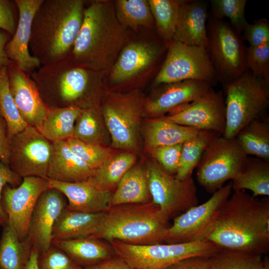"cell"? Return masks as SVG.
Segmentation results:
<instances>
[{"mask_svg":"<svg viewBox=\"0 0 269 269\" xmlns=\"http://www.w3.org/2000/svg\"><path fill=\"white\" fill-rule=\"evenodd\" d=\"M32 249L28 238L19 240L7 224L3 227L0 239V269H25Z\"/></svg>","mask_w":269,"mask_h":269,"instance_id":"obj_31","label":"cell"},{"mask_svg":"<svg viewBox=\"0 0 269 269\" xmlns=\"http://www.w3.org/2000/svg\"><path fill=\"white\" fill-rule=\"evenodd\" d=\"M148 2L159 36L167 46L173 41L182 0H148Z\"/></svg>","mask_w":269,"mask_h":269,"instance_id":"obj_35","label":"cell"},{"mask_svg":"<svg viewBox=\"0 0 269 269\" xmlns=\"http://www.w3.org/2000/svg\"><path fill=\"white\" fill-rule=\"evenodd\" d=\"M166 58L154 80L155 86L196 80L211 84L216 77L208 50L173 41L168 45Z\"/></svg>","mask_w":269,"mask_h":269,"instance_id":"obj_10","label":"cell"},{"mask_svg":"<svg viewBox=\"0 0 269 269\" xmlns=\"http://www.w3.org/2000/svg\"><path fill=\"white\" fill-rule=\"evenodd\" d=\"M208 36L207 49L216 76L226 86L247 70L246 48L240 33L222 20H210Z\"/></svg>","mask_w":269,"mask_h":269,"instance_id":"obj_9","label":"cell"},{"mask_svg":"<svg viewBox=\"0 0 269 269\" xmlns=\"http://www.w3.org/2000/svg\"><path fill=\"white\" fill-rule=\"evenodd\" d=\"M85 7L82 0H43L32 22L29 46L41 66L69 56L82 26Z\"/></svg>","mask_w":269,"mask_h":269,"instance_id":"obj_3","label":"cell"},{"mask_svg":"<svg viewBox=\"0 0 269 269\" xmlns=\"http://www.w3.org/2000/svg\"><path fill=\"white\" fill-rule=\"evenodd\" d=\"M210 83L185 80L162 84L144 106L150 116H158L186 105L198 98L210 88Z\"/></svg>","mask_w":269,"mask_h":269,"instance_id":"obj_20","label":"cell"},{"mask_svg":"<svg viewBox=\"0 0 269 269\" xmlns=\"http://www.w3.org/2000/svg\"><path fill=\"white\" fill-rule=\"evenodd\" d=\"M66 140L71 150L95 170L111 156V150L99 144L87 143L74 137Z\"/></svg>","mask_w":269,"mask_h":269,"instance_id":"obj_40","label":"cell"},{"mask_svg":"<svg viewBox=\"0 0 269 269\" xmlns=\"http://www.w3.org/2000/svg\"><path fill=\"white\" fill-rule=\"evenodd\" d=\"M248 156L236 138L218 135L210 142L196 168L197 180L210 193L236 176Z\"/></svg>","mask_w":269,"mask_h":269,"instance_id":"obj_8","label":"cell"},{"mask_svg":"<svg viewBox=\"0 0 269 269\" xmlns=\"http://www.w3.org/2000/svg\"><path fill=\"white\" fill-rule=\"evenodd\" d=\"M216 133L199 131L194 136L182 143L179 167L175 176L179 180L191 177L204 152L217 135Z\"/></svg>","mask_w":269,"mask_h":269,"instance_id":"obj_34","label":"cell"},{"mask_svg":"<svg viewBox=\"0 0 269 269\" xmlns=\"http://www.w3.org/2000/svg\"><path fill=\"white\" fill-rule=\"evenodd\" d=\"M126 28L110 1L94 0L85 7L83 22L69 57L77 64L102 75L111 70L127 44Z\"/></svg>","mask_w":269,"mask_h":269,"instance_id":"obj_2","label":"cell"},{"mask_svg":"<svg viewBox=\"0 0 269 269\" xmlns=\"http://www.w3.org/2000/svg\"><path fill=\"white\" fill-rule=\"evenodd\" d=\"M52 244L62 250L82 268L99 264L116 256L111 245L90 237L54 240Z\"/></svg>","mask_w":269,"mask_h":269,"instance_id":"obj_26","label":"cell"},{"mask_svg":"<svg viewBox=\"0 0 269 269\" xmlns=\"http://www.w3.org/2000/svg\"><path fill=\"white\" fill-rule=\"evenodd\" d=\"M232 190L251 191L253 196L269 195V161L248 156L232 180Z\"/></svg>","mask_w":269,"mask_h":269,"instance_id":"obj_28","label":"cell"},{"mask_svg":"<svg viewBox=\"0 0 269 269\" xmlns=\"http://www.w3.org/2000/svg\"><path fill=\"white\" fill-rule=\"evenodd\" d=\"M226 127L223 134L235 138L253 121L263 117L269 104V83L244 72L225 86Z\"/></svg>","mask_w":269,"mask_h":269,"instance_id":"obj_6","label":"cell"},{"mask_svg":"<svg viewBox=\"0 0 269 269\" xmlns=\"http://www.w3.org/2000/svg\"><path fill=\"white\" fill-rule=\"evenodd\" d=\"M221 249L263 255L269 249V199L234 191L205 238Z\"/></svg>","mask_w":269,"mask_h":269,"instance_id":"obj_1","label":"cell"},{"mask_svg":"<svg viewBox=\"0 0 269 269\" xmlns=\"http://www.w3.org/2000/svg\"><path fill=\"white\" fill-rule=\"evenodd\" d=\"M232 190V182H230L214 192L205 202L176 216L166 231L164 243H186L204 240Z\"/></svg>","mask_w":269,"mask_h":269,"instance_id":"obj_11","label":"cell"},{"mask_svg":"<svg viewBox=\"0 0 269 269\" xmlns=\"http://www.w3.org/2000/svg\"><path fill=\"white\" fill-rule=\"evenodd\" d=\"M210 2L213 18L227 17L238 32L243 31L248 23L245 16L247 0H212Z\"/></svg>","mask_w":269,"mask_h":269,"instance_id":"obj_39","label":"cell"},{"mask_svg":"<svg viewBox=\"0 0 269 269\" xmlns=\"http://www.w3.org/2000/svg\"><path fill=\"white\" fill-rule=\"evenodd\" d=\"M207 6L199 0H182L173 41L207 48Z\"/></svg>","mask_w":269,"mask_h":269,"instance_id":"obj_24","label":"cell"},{"mask_svg":"<svg viewBox=\"0 0 269 269\" xmlns=\"http://www.w3.org/2000/svg\"><path fill=\"white\" fill-rule=\"evenodd\" d=\"M182 143L158 146L151 150L158 165L166 173L175 176L180 164Z\"/></svg>","mask_w":269,"mask_h":269,"instance_id":"obj_44","label":"cell"},{"mask_svg":"<svg viewBox=\"0 0 269 269\" xmlns=\"http://www.w3.org/2000/svg\"><path fill=\"white\" fill-rule=\"evenodd\" d=\"M199 130L172 122L164 117L149 120L145 130L147 147L154 148L183 143Z\"/></svg>","mask_w":269,"mask_h":269,"instance_id":"obj_29","label":"cell"},{"mask_svg":"<svg viewBox=\"0 0 269 269\" xmlns=\"http://www.w3.org/2000/svg\"><path fill=\"white\" fill-rule=\"evenodd\" d=\"M9 139L6 123L0 114V161L8 166Z\"/></svg>","mask_w":269,"mask_h":269,"instance_id":"obj_49","label":"cell"},{"mask_svg":"<svg viewBox=\"0 0 269 269\" xmlns=\"http://www.w3.org/2000/svg\"><path fill=\"white\" fill-rule=\"evenodd\" d=\"M83 269H134L124 259L117 255L99 264Z\"/></svg>","mask_w":269,"mask_h":269,"instance_id":"obj_50","label":"cell"},{"mask_svg":"<svg viewBox=\"0 0 269 269\" xmlns=\"http://www.w3.org/2000/svg\"><path fill=\"white\" fill-rule=\"evenodd\" d=\"M38 255L36 251L32 249L30 259L25 269H38L37 263Z\"/></svg>","mask_w":269,"mask_h":269,"instance_id":"obj_52","label":"cell"},{"mask_svg":"<svg viewBox=\"0 0 269 269\" xmlns=\"http://www.w3.org/2000/svg\"><path fill=\"white\" fill-rule=\"evenodd\" d=\"M22 178L13 172L8 166L0 161V226L3 227L7 224V216L3 211L1 203L2 191L6 184L11 186H18Z\"/></svg>","mask_w":269,"mask_h":269,"instance_id":"obj_47","label":"cell"},{"mask_svg":"<svg viewBox=\"0 0 269 269\" xmlns=\"http://www.w3.org/2000/svg\"><path fill=\"white\" fill-rule=\"evenodd\" d=\"M164 117L181 126L222 135L226 127L225 105L222 92L210 88L198 98Z\"/></svg>","mask_w":269,"mask_h":269,"instance_id":"obj_16","label":"cell"},{"mask_svg":"<svg viewBox=\"0 0 269 269\" xmlns=\"http://www.w3.org/2000/svg\"><path fill=\"white\" fill-rule=\"evenodd\" d=\"M65 198L59 190L49 188L41 194L36 202L27 237L38 254L52 245L54 225L67 205Z\"/></svg>","mask_w":269,"mask_h":269,"instance_id":"obj_17","label":"cell"},{"mask_svg":"<svg viewBox=\"0 0 269 269\" xmlns=\"http://www.w3.org/2000/svg\"><path fill=\"white\" fill-rule=\"evenodd\" d=\"M37 263L38 269H83L53 244L38 255Z\"/></svg>","mask_w":269,"mask_h":269,"instance_id":"obj_43","label":"cell"},{"mask_svg":"<svg viewBox=\"0 0 269 269\" xmlns=\"http://www.w3.org/2000/svg\"><path fill=\"white\" fill-rule=\"evenodd\" d=\"M150 202L146 171L139 166H135L132 167L119 182L109 207Z\"/></svg>","mask_w":269,"mask_h":269,"instance_id":"obj_27","label":"cell"},{"mask_svg":"<svg viewBox=\"0 0 269 269\" xmlns=\"http://www.w3.org/2000/svg\"><path fill=\"white\" fill-rule=\"evenodd\" d=\"M30 75L42 98L50 95L57 100L56 108H82L81 101L99 85L103 75L77 64L68 57L41 66Z\"/></svg>","mask_w":269,"mask_h":269,"instance_id":"obj_5","label":"cell"},{"mask_svg":"<svg viewBox=\"0 0 269 269\" xmlns=\"http://www.w3.org/2000/svg\"><path fill=\"white\" fill-rule=\"evenodd\" d=\"M260 269H269V263L268 257L265 258Z\"/></svg>","mask_w":269,"mask_h":269,"instance_id":"obj_53","label":"cell"},{"mask_svg":"<svg viewBox=\"0 0 269 269\" xmlns=\"http://www.w3.org/2000/svg\"><path fill=\"white\" fill-rule=\"evenodd\" d=\"M74 137L87 143L99 144L101 130L95 108L83 109L75 123Z\"/></svg>","mask_w":269,"mask_h":269,"instance_id":"obj_41","label":"cell"},{"mask_svg":"<svg viewBox=\"0 0 269 269\" xmlns=\"http://www.w3.org/2000/svg\"><path fill=\"white\" fill-rule=\"evenodd\" d=\"M8 85L14 102L28 126L39 130L49 108L30 75L13 63L7 66Z\"/></svg>","mask_w":269,"mask_h":269,"instance_id":"obj_18","label":"cell"},{"mask_svg":"<svg viewBox=\"0 0 269 269\" xmlns=\"http://www.w3.org/2000/svg\"><path fill=\"white\" fill-rule=\"evenodd\" d=\"M248 155L269 161V123L268 119L255 120L243 128L235 137Z\"/></svg>","mask_w":269,"mask_h":269,"instance_id":"obj_32","label":"cell"},{"mask_svg":"<svg viewBox=\"0 0 269 269\" xmlns=\"http://www.w3.org/2000/svg\"><path fill=\"white\" fill-rule=\"evenodd\" d=\"M154 42L137 41L127 44L121 50L110 71L114 83H121L138 75L153 65L162 52Z\"/></svg>","mask_w":269,"mask_h":269,"instance_id":"obj_21","label":"cell"},{"mask_svg":"<svg viewBox=\"0 0 269 269\" xmlns=\"http://www.w3.org/2000/svg\"><path fill=\"white\" fill-rule=\"evenodd\" d=\"M43 0H14L18 10L16 30L5 46L9 59L19 69L30 75L41 64L29 50L32 22Z\"/></svg>","mask_w":269,"mask_h":269,"instance_id":"obj_19","label":"cell"},{"mask_svg":"<svg viewBox=\"0 0 269 269\" xmlns=\"http://www.w3.org/2000/svg\"><path fill=\"white\" fill-rule=\"evenodd\" d=\"M18 20V10L14 0H0V29L12 36Z\"/></svg>","mask_w":269,"mask_h":269,"instance_id":"obj_46","label":"cell"},{"mask_svg":"<svg viewBox=\"0 0 269 269\" xmlns=\"http://www.w3.org/2000/svg\"><path fill=\"white\" fill-rule=\"evenodd\" d=\"M47 180L49 188L59 190L67 199L66 208L69 210L97 213L106 212L110 209L109 203L113 194L110 190L89 181L65 183L49 179Z\"/></svg>","mask_w":269,"mask_h":269,"instance_id":"obj_22","label":"cell"},{"mask_svg":"<svg viewBox=\"0 0 269 269\" xmlns=\"http://www.w3.org/2000/svg\"><path fill=\"white\" fill-rule=\"evenodd\" d=\"M105 212L84 213L71 210L66 207L54 225L52 241L68 240L93 236L99 229Z\"/></svg>","mask_w":269,"mask_h":269,"instance_id":"obj_25","label":"cell"},{"mask_svg":"<svg viewBox=\"0 0 269 269\" xmlns=\"http://www.w3.org/2000/svg\"><path fill=\"white\" fill-rule=\"evenodd\" d=\"M116 255L134 269H165L191 257L209 258L221 250L207 240L186 243L135 245L118 240L109 242Z\"/></svg>","mask_w":269,"mask_h":269,"instance_id":"obj_7","label":"cell"},{"mask_svg":"<svg viewBox=\"0 0 269 269\" xmlns=\"http://www.w3.org/2000/svg\"><path fill=\"white\" fill-rule=\"evenodd\" d=\"M0 114L6 123L8 139L28 126L21 117L10 92L6 66L0 67Z\"/></svg>","mask_w":269,"mask_h":269,"instance_id":"obj_37","label":"cell"},{"mask_svg":"<svg viewBox=\"0 0 269 269\" xmlns=\"http://www.w3.org/2000/svg\"><path fill=\"white\" fill-rule=\"evenodd\" d=\"M143 102L139 94H111L105 101L102 112L112 138L113 146L134 149L137 146Z\"/></svg>","mask_w":269,"mask_h":269,"instance_id":"obj_12","label":"cell"},{"mask_svg":"<svg viewBox=\"0 0 269 269\" xmlns=\"http://www.w3.org/2000/svg\"><path fill=\"white\" fill-rule=\"evenodd\" d=\"M210 269H260L262 255L221 249L209 258Z\"/></svg>","mask_w":269,"mask_h":269,"instance_id":"obj_38","label":"cell"},{"mask_svg":"<svg viewBox=\"0 0 269 269\" xmlns=\"http://www.w3.org/2000/svg\"><path fill=\"white\" fill-rule=\"evenodd\" d=\"M209 258H189L182 260L165 269H210Z\"/></svg>","mask_w":269,"mask_h":269,"instance_id":"obj_48","label":"cell"},{"mask_svg":"<svg viewBox=\"0 0 269 269\" xmlns=\"http://www.w3.org/2000/svg\"><path fill=\"white\" fill-rule=\"evenodd\" d=\"M243 32L250 46L258 47L269 44V23L264 18L247 23Z\"/></svg>","mask_w":269,"mask_h":269,"instance_id":"obj_45","label":"cell"},{"mask_svg":"<svg viewBox=\"0 0 269 269\" xmlns=\"http://www.w3.org/2000/svg\"><path fill=\"white\" fill-rule=\"evenodd\" d=\"M146 173L151 202L169 220L198 205L197 188L192 176L179 180L155 162L149 164Z\"/></svg>","mask_w":269,"mask_h":269,"instance_id":"obj_13","label":"cell"},{"mask_svg":"<svg viewBox=\"0 0 269 269\" xmlns=\"http://www.w3.org/2000/svg\"><path fill=\"white\" fill-rule=\"evenodd\" d=\"M95 170L71 150L66 140L51 142L47 179L65 183L87 181Z\"/></svg>","mask_w":269,"mask_h":269,"instance_id":"obj_23","label":"cell"},{"mask_svg":"<svg viewBox=\"0 0 269 269\" xmlns=\"http://www.w3.org/2000/svg\"><path fill=\"white\" fill-rule=\"evenodd\" d=\"M48 188L47 179L36 176L22 178L21 183L16 187L9 184L3 187L1 206L7 216V224L19 240L27 238L36 202L41 194Z\"/></svg>","mask_w":269,"mask_h":269,"instance_id":"obj_15","label":"cell"},{"mask_svg":"<svg viewBox=\"0 0 269 269\" xmlns=\"http://www.w3.org/2000/svg\"><path fill=\"white\" fill-rule=\"evenodd\" d=\"M114 5L119 21L126 28L136 30L141 26L150 27L154 23L148 0H118Z\"/></svg>","mask_w":269,"mask_h":269,"instance_id":"obj_36","label":"cell"},{"mask_svg":"<svg viewBox=\"0 0 269 269\" xmlns=\"http://www.w3.org/2000/svg\"><path fill=\"white\" fill-rule=\"evenodd\" d=\"M169 219L152 202L114 206L105 212L96 233L90 237L135 245L164 243Z\"/></svg>","mask_w":269,"mask_h":269,"instance_id":"obj_4","label":"cell"},{"mask_svg":"<svg viewBox=\"0 0 269 269\" xmlns=\"http://www.w3.org/2000/svg\"><path fill=\"white\" fill-rule=\"evenodd\" d=\"M135 160V154L131 152L111 156L96 169L94 175L87 181L112 191L133 167Z\"/></svg>","mask_w":269,"mask_h":269,"instance_id":"obj_33","label":"cell"},{"mask_svg":"<svg viewBox=\"0 0 269 269\" xmlns=\"http://www.w3.org/2000/svg\"><path fill=\"white\" fill-rule=\"evenodd\" d=\"M11 36L8 32L0 29V67H7L12 63L5 52V46Z\"/></svg>","mask_w":269,"mask_h":269,"instance_id":"obj_51","label":"cell"},{"mask_svg":"<svg viewBox=\"0 0 269 269\" xmlns=\"http://www.w3.org/2000/svg\"><path fill=\"white\" fill-rule=\"evenodd\" d=\"M8 167L21 178H47L51 142L35 128L27 126L9 139Z\"/></svg>","mask_w":269,"mask_h":269,"instance_id":"obj_14","label":"cell"},{"mask_svg":"<svg viewBox=\"0 0 269 269\" xmlns=\"http://www.w3.org/2000/svg\"><path fill=\"white\" fill-rule=\"evenodd\" d=\"M82 110L77 106L49 108L38 131L50 142L74 137L75 123Z\"/></svg>","mask_w":269,"mask_h":269,"instance_id":"obj_30","label":"cell"},{"mask_svg":"<svg viewBox=\"0 0 269 269\" xmlns=\"http://www.w3.org/2000/svg\"><path fill=\"white\" fill-rule=\"evenodd\" d=\"M245 60L254 76L269 83V44L246 48Z\"/></svg>","mask_w":269,"mask_h":269,"instance_id":"obj_42","label":"cell"}]
</instances>
